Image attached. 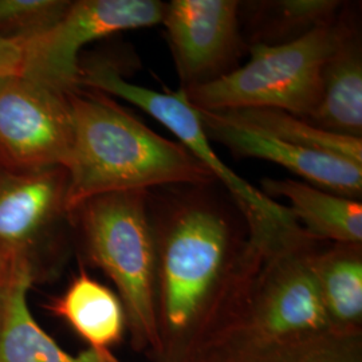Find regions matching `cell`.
<instances>
[{"instance_id":"cell-17","label":"cell","mask_w":362,"mask_h":362,"mask_svg":"<svg viewBox=\"0 0 362 362\" xmlns=\"http://www.w3.org/2000/svg\"><path fill=\"white\" fill-rule=\"evenodd\" d=\"M344 246L322 257H313V266L327 315L341 322H354L362 314L360 245Z\"/></svg>"},{"instance_id":"cell-10","label":"cell","mask_w":362,"mask_h":362,"mask_svg":"<svg viewBox=\"0 0 362 362\" xmlns=\"http://www.w3.org/2000/svg\"><path fill=\"white\" fill-rule=\"evenodd\" d=\"M209 140L223 144L238 157L266 160L325 191L360 200L362 165L346 158L303 149L254 129L221 112L196 109Z\"/></svg>"},{"instance_id":"cell-6","label":"cell","mask_w":362,"mask_h":362,"mask_svg":"<svg viewBox=\"0 0 362 362\" xmlns=\"http://www.w3.org/2000/svg\"><path fill=\"white\" fill-rule=\"evenodd\" d=\"M73 145L69 93L23 73L0 76V167H64Z\"/></svg>"},{"instance_id":"cell-3","label":"cell","mask_w":362,"mask_h":362,"mask_svg":"<svg viewBox=\"0 0 362 362\" xmlns=\"http://www.w3.org/2000/svg\"><path fill=\"white\" fill-rule=\"evenodd\" d=\"M88 258L116 285L134 333L156 341V247L149 191L88 199L70 212Z\"/></svg>"},{"instance_id":"cell-7","label":"cell","mask_w":362,"mask_h":362,"mask_svg":"<svg viewBox=\"0 0 362 362\" xmlns=\"http://www.w3.org/2000/svg\"><path fill=\"white\" fill-rule=\"evenodd\" d=\"M165 3L158 0L70 1L62 19L27 45L23 74L55 89L79 88V52L94 40L121 31L161 25Z\"/></svg>"},{"instance_id":"cell-20","label":"cell","mask_w":362,"mask_h":362,"mask_svg":"<svg viewBox=\"0 0 362 362\" xmlns=\"http://www.w3.org/2000/svg\"><path fill=\"white\" fill-rule=\"evenodd\" d=\"M11 263H13V259L0 254V320H1V313H3L6 290H7L8 279H10Z\"/></svg>"},{"instance_id":"cell-12","label":"cell","mask_w":362,"mask_h":362,"mask_svg":"<svg viewBox=\"0 0 362 362\" xmlns=\"http://www.w3.org/2000/svg\"><path fill=\"white\" fill-rule=\"evenodd\" d=\"M322 129L362 139L361 35L344 18L322 73L321 98L308 118Z\"/></svg>"},{"instance_id":"cell-14","label":"cell","mask_w":362,"mask_h":362,"mask_svg":"<svg viewBox=\"0 0 362 362\" xmlns=\"http://www.w3.org/2000/svg\"><path fill=\"white\" fill-rule=\"evenodd\" d=\"M46 309L98 351H110L124 332L125 310L121 299L85 270L73 278L59 297L52 298Z\"/></svg>"},{"instance_id":"cell-11","label":"cell","mask_w":362,"mask_h":362,"mask_svg":"<svg viewBox=\"0 0 362 362\" xmlns=\"http://www.w3.org/2000/svg\"><path fill=\"white\" fill-rule=\"evenodd\" d=\"M35 279L28 262L13 259L0 320V362H119L110 351L89 348L71 356L58 346L30 310L28 293Z\"/></svg>"},{"instance_id":"cell-16","label":"cell","mask_w":362,"mask_h":362,"mask_svg":"<svg viewBox=\"0 0 362 362\" xmlns=\"http://www.w3.org/2000/svg\"><path fill=\"white\" fill-rule=\"evenodd\" d=\"M226 116L303 149L346 158L362 165V139L341 136L322 129L306 118L276 109L224 110Z\"/></svg>"},{"instance_id":"cell-13","label":"cell","mask_w":362,"mask_h":362,"mask_svg":"<svg viewBox=\"0 0 362 362\" xmlns=\"http://www.w3.org/2000/svg\"><path fill=\"white\" fill-rule=\"evenodd\" d=\"M263 194L285 197L290 212L305 224L310 238L330 239L341 245H361V200L349 199L296 179L262 181Z\"/></svg>"},{"instance_id":"cell-2","label":"cell","mask_w":362,"mask_h":362,"mask_svg":"<svg viewBox=\"0 0 362 362\" xmlns=\"http://www.w3.org/2000/svg\"><path fill=\"white\" fill-rule=\"evenodd\" d=\"M212 184L149 191L160 282L167 321L181 329L202 310L233 267L238 218L235 203L211 192Z\"/></svg>"},{"instance_id":"cell-18","label":"cell","mask_w":362,"mask_h":362,"mask_svg":"<svg viewBox=\"0 0 362 362\" xmlns=\"http://www.w3.org/2000/svg\"><path fill=\"white\" fill-rule=\"evenodd\" d=\"M69 6L66 0H0V38L42 37L62 19Z\"/></svg>"},{"instance_id":"cell-1","label":"cell","mask_w":362,"mask_h":362,"mask_svg":"<svg viewBox=\"0 0 362 362\" xmlns=\"http://www.w3.org/2000/svg\"><path fill=\"white\" fill-rule=\"evenodd\" d=\"M69 214L100 194L216 182L184 145L157 134L110 95L78 88L69 93Z\"/></svg>"},{"instance_id":"cell-9","label":"cell","mask_w":362,"mask_h":362,"mask_svg":"<svg viewBox=\"0 0 362 362\" xmlns=\"http://www.w3.org/2000/svg\"><path fill=\"white\" fill-rule=\"evenodd\" d=\"M69 177L64 167L13 172L0 167V254L23 259L39 275L40 251L67 211Z\"/></svg>"},{"instance_id":"cell-15","label":"cell","mask_w":362,"mask_h":362,"mask_svg":"<svg viewBox=\"0 0 362 362\" xmlns=\"http://www.w3.org/2000/svg\"><path fill=\"white\" fill-rule=\"evenodd\" d=\"M342 7L338 0L240 1V16H245L251 46H276L334 23Z\"/></svg>"},{"instance_id":"cell-5","label":"cell","mask_w":362,"mask_h":362,"mask_svg":"<svg viewBox=\"0 0 362 362\" xmlns=\"http://www.w3.org/2000/svg\"><path fill=\"white\" fill-rule=\"evenodd\" d=\"M78 85L130 103L172 132L216 182L219 181L227 189L246 220L252 240L263 251L281 245L300 228L287 206L247 182L220 158L209 143L196 109L182 91H158L136 85L122 77L113 66L97 61L79 65Z\"/></svg>"},{"instance_id":"cell-4","label":"cell","mask_w":362,"mask_h":362,"mask_svg":"<svg viewBox=\"0 0 362 362\" xmlns=\"http://www.w3.org/2000/svg\"><path fill=\"white\" fill-rule=\"evenodd\" d=\"M338 21L285 45H252L245 65L209 83L181 91L199 110L263 107L308 119L321 98L324 66L336 42Z\"/></svg>"},{"instance_id":"cell-8","label":"cell","mask_w":362,"mask_h":362,"mask_svg":"<svg viewBox=\"0 0 362 362\" xmlns=\"http://www.w3.org/2000/svg\"><path fill=\"white\" fill-rule=\"evenodd\" d=\"M161 25L180 78V90L231 73L246 50L238 0H172L165 3Z\"/></svg>"},{"instance_id":"cell-19","label":"cell","mask_w":362,"mask_h":362,"mask_svg":"<svg viewBox=\"0 0 362 362\" xmlns=\"http://www.w3.org/2000/svg\"><path fill=\"white\" fill-rule=\"evenodd\" d=\"M27 45L28 40L0 38V76L23 71Z\"/></svg>"},{"instance_id":"cell-21","label":"cell","mask_w":362,"mask_h":362,"mask_svg":"<svg viewBox=\"0 0 362 362\" xmlns=\"http://www.w3.org/2000/svg\"><path fill=\"white\" fill-rule=\"evenodd\" d=\"M322 362H324V361H322ZM325 362H336V361H325Z\"/></svg>"}]
</instances>
